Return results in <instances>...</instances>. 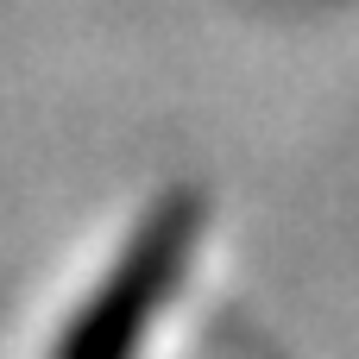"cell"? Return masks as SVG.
I'll return each instance as SVG.
<instances>
[{
	"mask_svg": "<svg viewBox=\"0 0 359 359\" xmlns=\"http://www.w3.org/2000/svg\"><path fill=\"white\" fill-rule=\"evenodd\" d=\"M196 240H202V196L196 189L158 196L151 215L120 246V259L88 290V303L63 322L50 359H139L158 309L177 297V284L196 259Z\"/></svg>",
	"mask_w": 359,
	"mask_h": 359,
	"instance_id": "1",
	"label": "cell"
}]
</instances>
